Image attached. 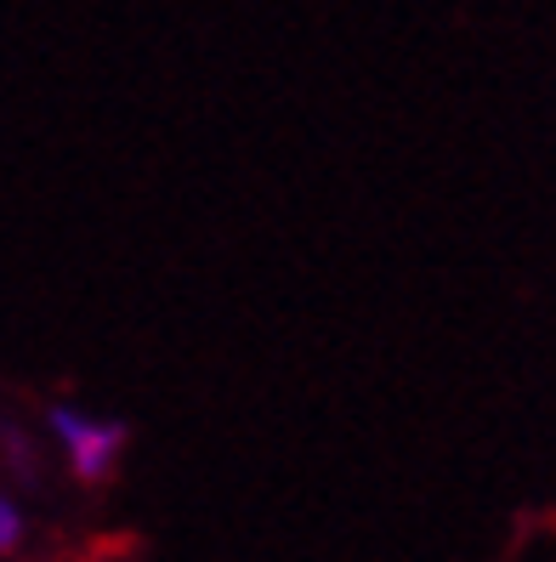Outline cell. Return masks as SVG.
<instances>
[{
    "label": "cell",
    "mask_w": 556,
    "mask_h": 562,
    "mask_svg": "<svg viewBox=\"0 0 556 562\" xmlns=\"http://www.w3.org/2000/svg\"><path fill=\"white\" fill-rule=\"evenodd\" d=\"M23 540H29V517L12 494H0V557H18Z\"/></svg>",
    "instance_id": "obj_3"
},
{
    "label": "cell",
    "mask_w": 556,
    "mask_h": 562,
    "mask_svg": "<svg viewBox=\"0 0 556 562\" xmlns=\"http://www.w3.org/2000/svg\"><path fill=\"white\" fill-rule=\"evenodd\" d=\"M0 467L18 472V483H41V449L23 426H7L0 420Z\"/></svg>",
    "instance_id": "obj_2"
},
{
    "label": "cell",
    "mask_w": 556,
    "mask_h": 562,
    "mask_svg": "<svg viewBox=\"0 0 556 562\" xmlns=\"http://www.w3.org/2000/svg\"><path fill=\"white\" fill-rule=\"evenodd\" d=\"M46 432L57 438L63 460H69V477H75L80 488L114 483L120 460H125V449H131V420L86 415V409L69 404V398H52V404H46Z\"/></svg>",
    "instance_id": "obj_1"
}]
</instances>
